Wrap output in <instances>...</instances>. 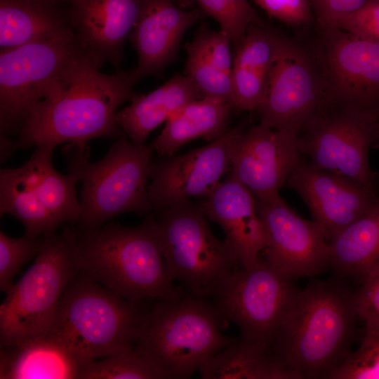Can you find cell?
I'll return each mask as SVG.
<instances>
[{"label":"cell","instance_id":"cell-3","mask_svg":"<svg viewBox=\"0 0 379 379\" xmlns=\"http://www.w3.org/2000/svg\"><path fill=\"white\" fill-rule=\"evenodd\" d=\"M79 273L129 302L174 300L184 292L170 279L149 225L109 223L91 231L77 230Z\"/></svg>","mask_w":379,"mask_h":379},{"label":"cell","instance_id":"cell-31","mask_svg":"<svg viewBox=\"0 0 379 379\" xmlns=\"http://www.w3.org/2000/svg\"><path fill=\"white\" fill-rule=\"evenodd\" d=\"M326 379H379V331L364 328L360 345Z\"/></svg>","mask_w":379,"mask_h":379},{"label":"cell","instance_id":"cell-28","mask_svg":"<svg viewBox=\"0 0 379 379\" xmlns=\"http://www.w3.org/2000/svg\"><path fill=\"white\" fill-rule=\"evenodd\" d=\"M379 265V204L329 242V265L340 277H357Z\"/></svg>","mask_w":379,"mask_h":379},{"label":"cell","instance_id":"cell-19","mask_svg":"<svg viewBox=\"0 0 379 379\" xmlns=\"http://www.w3.org/2000/svg\"><path fill=\"white\" fill-rule=\"evenodd\" d=\"M197 205L207 219L223 229L240 267H251L258 262L266 237L256 198L231 172Z\"/></svg>","mask_w":379,"mask_h":379},{"label":"cell","instance_id":"cell-40","mask_svg":"<svg viewBox=\"0 0 379 379\" xmlns=\"http://www.w3.org/2000/svg\"><path fill=\"white\" fill-rule=\"evenodd\" d=\"M53 1H59V0H53ZM69 1H72V2L74 0H69Z\"/></svg>","mask_w":379,"mask_h":379},{"label":"cell","instance_id":"cell-20","mask_svg":"<svg viewBox=\"0 0 379 379\" xmlns=\"http://www.w3.org/2000/svg\"><path fill=\"white\" fill-rule=\"evenodd\" d=\"M199 8L184 11L174 0H140L129 39L138 55L134 67L140 79L160 74L177 56L187 30L201 16Z\"/></svg>","mask_w":379,"mask_h":379},{"label":"cell","instance_id":"cell-36","mask_svg":"<svg viewBox=\"0 0 379 379\" xmlns=\"http://www.w3.org/2000/svg\"><path fill=\"white\" fill-rule=\"evenodd\" d=\"M361 286L357 292L358 317L365 323V328L379 331V265L361 277Z\"/></svg>","mask_w":379,"mask_h":379},{"label":"cell","instance_id":"cell-24","mask_svg":"<svg viewBox=\"0 0 379 379\" xmlns=\"http://www.w3.org/2000/svg\"><path fill=\"white\" fill-rule=\"evenodd\" d=\"M200 98L193 83L178 74L147 94H135L128 106L117 112V122L133 144L145 145L151 131L185 105Z\"/></svg>","mask_w":379,"mask_h":379},{"label":"cell","instance_id":"cell-8","mask_svg":"<svg viewBox=\"0 0 379 379\" xmlns=\"http://www.w3.org/2000/svg\"><path fill=\"white\" fill-rule=\"evenodd\" d=\"M379 145L378 109L327 92L300 128L297 146L315 168L375 187L368 152Z\"/></svg>","mask_w":379,"mask_h":379},{"label":"cell","instance_id":"cell-5","mask_svg":"<svg viewBox=\"0 0 379 379\" xmlns=\"http://www.w3.org/2000/svg\"><path fill=\"white\" fill-rule=\"evenodd\" d=\"M146 313L78 274L68 284L49 334L86 365L134 346Z\"/></svg>","mask_w":379,"mask_h":379},{"label":"cell","instance_id":"cell-6","mask_svg":"<svg viewBox=\"0 0 379 379\" xmlns=\"http://www.w3.org/2000/svg\"><path fill=\"white\" fill-rule=\"evenodd\" d=\"M44 236L34 262L1 304V347L20 345L48 334L65 289L79 274L77 230L67 228Z\"/></svg>","mask_w":379,"mask_h":379},{"label":"cell","instance_id":"cell-29","mask_svg":"<svg viewBox=\"0 0 379 379\" xmlns=\"http://www.w3.org/2000/svg\"><path fill=\"white\" fill-rule=\"evenodd\" d=\"M0 214H8L21 222L24 236L36 239L53 232L60 226L58 220L23 187L0 172Z\"/></svg>","mask_w":379,"mask_h":379},{"label":"cell","instance_id":"cell-34","mask_svg":"<svg viewBox=\"0 0 379 379\" xmlns=\"http://www.w3.org/2000/svg\"><path fill=\"white\" fill-rule=\"evenodd\" d=\"M181 6L188 7L196 3L203 14L215 20L220 29L229 36L235 48L243 36L248 25L239 15L227 0H174Z\"/></svg>","mask_w":379,"mask_h":379},{"label":"cell","instance_id":"cell-38","mask_svg":"<svg viewBox=\"0 0 379 379\" xmlns=\"http://www.w3.org/2000/svg\"><path fill=\"white\" fill-rule=\"evenodd\" d=\"M367 0H310L315 25L335 28L344 18L358 9Z\"/></svg>","mask_w":379,"mask_h":379},{"label":"cell","instance_id":"cell-18","mask_svg":"<svg viewBox=\"0 0 379 379\" xmlns=\"http://www.w3.org/2000/svg\"><path fill=\"white\" fill-rule=\"evenodd\" d=\"M55 147L36 146L29 159L22 166L4 171L18 184L29 192L60 223H74L79 220L81 205L76 193V184L81 179L82 164L89 159L88 146L68 144L62 152L69 165L67 175L58 173L53 166Z\"/></svg>","mask_w":379,"mask_h":379},{"label":"cell","instance_id":"cell-9","mask_svg":"<svg viewBox=\"0 0 379 379\" xmlns=\"http://www.w3.org/2000/svg\"><path fill=\"white\" fill-rule=\"evenodd\" d=\"M152 151L121 137L101 160L82 164L79 230H95L124 213L146 215L153 210L147 184Z\"/></svg>","mask_w":379,"mask_h":379},{"label":"cell","instance_id":"cell-26","mask_svg":"<svg viewBox=\"0 0 379 379\" xmlns=\"http://www.w3.org/2000/svg\"><path fill=\"white\" fill-rule=\"evenodd\" d=\"M53 0H0V49L57 36L67 27Z\"/></svg>","mask_w":379,"mask_h":379},{"label":"cell","instance_id":"cell-13","mask_svg":"<svg viewBox=\"0 0 379 379\" xmlns=\"http://www.w3.org/2000/svg\"><path fill=\"white\" fill-rule=\"evenodd\" d=\"M266 246L265 260L294 279L321 274L329 265V243L322 226L300 216L279 194L256 199Z\"/></svg>","mask_w":379,"mask_h":379},{"label":"cell","instance_id":"cell-16","mask_svg":"<svg viewBox=\"0 0 379 379\" xmlns=\"http://www.w3.org/2000/svg\"><path fill=\"white\" fill-rule=\"evenodd\" d=\"M286 184L303 199L328 243L379 204L375 187L315 168L302 159Z\"/></svg>","mask_w":379,"mask_h":379},{"label":"cell","instance_id":"cell-27","mask_svg":"<svg viewBox=\"0 0 379 379\" xmlns=\"http://www.w3.org/2000/svg\"><path fill=\"white\" fill-rule=\"evenodd\" d=\"M199 371L204 379H302L270 347L241 340L208 358Z\"/></svg>","mask_w":379,"mask_h":379},{"label":"cell","instance_id":"cell-14","mask_svg":"<svg viewBox=\"0 0 379 379\" xmlns=\"http://www.w3.org/2000/svg\"><path fill=\"white\" fill-rule=\"evenodd\" d=\"M244 131L239 124L204 147L152 161L148 195L152 209L158 211L208 196L231 171L232 149Z\"/></svg>","mask_w":379,"mask_h":379},{"label":"cell","instance_id":"cell-35","mask_svg":"<svg viewBox=\"0 0 379 379\" xmlns=\"http://www.w3.org/2000/svg\"><path fill=\"white\" fill-rule=\"evenodd\" d=\"M267 13L293 27L305 28L315 24L310 0H252Z\"/></svg>","mask_w":379,"mask_h":379},{"label":"cell","instance_id":"cell-2","mask_svg":"<svg viewBox=\"0 0 379 379\" xmlns=\"http://www.w3.org/2000/svg\"><path fill=\"white\" fill-rule=\"evenodd\" d=\"M357 292L340 280L312 281L298 290L270 349L301 378H326L351 352Z\"/></svg>","mask_w":379,"mask_h":379},{"label":"cell","instance_id":"cell-25","mask_svg":"<svg viewBox=\"0 0 379 379\" xmlns=\"http://www.w3.org/2000/svg\"><path fill=\"white\" fill-rule=\"evenodd\" d=\"M232 111L230 103L218 99L204 98L190 102L166 121L149 146L159 155L167 157L198 138L212 142L228 129Z\"/></svg>","mask_w":379,"mask_h":379},{"label":"cell","instance_id":"cell-41","mask_svg":"<svg viewBox=\"0 0 379 379\" xmlns=\"http://www.w3.org/2000/svg\"><path fill=\"white\" fill-rule=\"evenodd\" d=\"M378 121H379V109H378Z\"/></svg>","mask_w":379,"mask_h":379},{"label":"cell","instance_id":"cell-4","mask_svg":"<svg viewBox=\"0 0 379 379\" xmlns=\"http://www.w3.org/2000/svg\"><path fill=\"white\" fill-rule=\"evenodd\" d=\"M214 304L190 294L159 300L146 313L134 346L165 378H188L208 358L238 343L221 331Z\"/></svg>","mask_w":379,"mask_h":379},{"label":"cell","instance_id":"cell-7","mask_svg":"<svg viewBox=\"0 0 379 379\" xmlns=\"http://www.w3.org/2000/svg\"><path fill=\"white\" fill-rule=\"evenodd\" d=\"M155 212L145 222L155 236L170 279L194 297H213L239 266L230 245L213 234L206 217L190 200Z\"/></svg>","mask_w":379,"mask_h":379},{"label":"cell","instance_id":"cell-15","mask_svg":"<svg viewBox=\"0 0 379 379\" xmlns=\"http://www.w3.org/2000/svg\"><path fill=\"white\" fill-rule=\"evenodd\" d=\"M309 44L332 93L379 109V43L316 27Z\"/></svg>","mask_w":379,"mask_h":379},{"label":"cell","instance_id":"cell-12","mask_svg":"<svg viewBox=\"0 0 379 379\" xmlns=\"http://www.w3.org/2000/svg\"><path fill=\"white\" fill-rule=\"evenodd\" d=\"M326 92L309 44L283 34L264 98L255 109L260 124L298 136Z\"/></svg>","mask_w":379,"mask_h":379},{"label":"cell","instance_id":"cell-32","mask_svg":"<svg viewBox=\"0 0 379 379\" xmlns=\"http://www.w3.org/2000/svg\"><path fill=\"white\" fill-rule=\"evenodd\" d=\"M44 236L30 239L25 236L12 238L0 231V290L6 293L13 285V279L21 267L36 256Z\"/></svg>","mask_w":379,"mask_h":379},{"label":"cell","instance_id":"cell-33","mask_svg":"<svg viewBox=\"0 0 379 379\" xmlns=\"http://www.w3.org/2000/svg\"><path fill=\"white\" fill-rule=\"evenodd\" d=\"M232 41L227 34L222 29L212 30L203 24L192 40L186 44V53H192L214 69L231 75L233 56Z\"/></svg>","mask_w":379,"mask_h":379},{"label":"cell","instance_id":"cell-10","mask_svg":"<svg viewBox=\"0 0 379 379\" xmlns=\"http://www.w3.org/2000/svg\"><path fill=\"white\" fill-rule=\"evenodd\" d=\"M81 51L69 28L49 39L0 49L1 135L20 133L32 109Z\"/></svg>","mask_w":379,"mask_h":379},{"label":"cell","instance_id":"cell-22","mask_svg":"<svg viewBox=\"0 0 379 379\" xmlns=\"http://www.w3.org/2000/svg\"><path fill=\"white\" fill-rule=\"evenodd\" d=\"M283 34L265 22L248 27L233 56L234 111L255 110L261 103Z\"/></svg>","mask_w":379,"mask_h":379},{"label":"cell","instance_id":"cell-37","mask_svg":"<svg viewBox=\"0 0 379 379\" xmlns=\"http://www.w3.org/2000/svg\"><path fill=\"white\" fill-rule=\"evenodd\" d=\"M335 28L379 43V0H367L341 20Z\"/></svg>","mask_w":379,"mask_h":379},{"label":"cell","instance_id":"cell-30","mask_svg":"<svg viewBox=\"0 0 379 379\" xmlns=\"http://www.w3.org/2000/svg\"><path fill=\"white\" fill-rule=\"evenodd\" d=\"M135 346L86 364L79 379H163Z\"/></svg>","mask_w":379,"mask_h":379},{"label":"cell","instance_id":"cell-39","mask_svg":"<svg viewBox=\"0 0 379 379\" xmlns=\"http://www.w3.org/2000/svg\"><path fill=\"white\" fill-rule=\"evenodd\" d=\"M239 15L249 26L264 21L258 15L247 0H227Z\"/></svg>","mask_w":379,"mask_h":379},{"label":"cell","instance_id":"cell-21","mask_svg":"<svg viewBox=\"0 0 379 379\" xmlns=\"http://www.w3.org/2000/svg\"><path fill=\"white\" fill-rule=\"evenodd\" d=\"M72 23L84 53L100 67L121 63L123 45L133 30L140 0H74Z\"/></svg>","mask_w":379,"mask_h":379},{"label":"cell","instance_id":"cell-11","mask_svg":"<svg viewBox=\"0 0 379 379\" xmlns=\"http://www.w3.org/2000/svg\"><path fill=\"white\" fill-rule=\"evenodd\" d=\"M260 258L251 267H237L214 295L225 320L234 323L241 340L270 347L298 288Z\"/></svg>","mask_w":379,"mask_h":379},{"label":"cell","instance_id":"cell-17","mask_svg":"<svg viewBox=\"0 0 379 379\" xmlns=\"http://www.w3.org/2000/svg\"><path fill=\"white\" fill-rule=\"evenodd\" d=\"M297 138L260 123L251 126L233 145L230 172L256 199L279 194L301 159Z\"/></svg>","mask_w":379,"mask_h":379},{"label":"cell","instance_id":"cell-23","mask_svg":"<svg viewBox=\"0 0 379 379\" xmlns=\"http://www.w3.org/2000/svg\"><path fill=\"white\" fill-rule=\"evenodd\" d=\"M84 366L49 333L20 345L1 347V379H79Z\"/></svg>","mask_w":379,"mask_h":379},{"label":"cell","instance_id":"cell-1","mask_svg":"<svg viewBox=\"0 0 379 379\" xmlns=\"http://www.w3.org/2000/svg\"><path fill=\"white\" fill-rule=\"evenodd\" d=\"M100 68L82 49L32 109L14 151L65 142L84 147L94 138L122 137L117 110L135 95L140 79L134 68L112 74Z\"/></svg>","mask_w":379,"mask_h":379}]
</instances>
